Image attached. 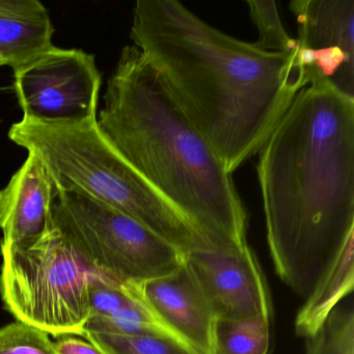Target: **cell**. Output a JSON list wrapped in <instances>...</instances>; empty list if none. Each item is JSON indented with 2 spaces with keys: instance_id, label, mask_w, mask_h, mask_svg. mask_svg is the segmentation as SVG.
<instances>
[{
  "instance_id": "cell-8",
  "label": "cell",
  "mask_w": 354,
  "mask_h": 354,
  "mask_svg": "<svg viewBox=\"0 0 354 354\" xmlns=\"http://www.w3.org/2000/svg\"><path fill=\"white\" fill-rule=\"evenodd\" d=\"M302 63L319 80L354 90V0H294Z\"/></svg>"
},
{
  "instance_id": "cell-19",
  "label": "cell",
  "mask_w": 354,
  "mask_h": 354,
  "mask_svg": "<svg viewBox=\"0 0 354 354\" xmlns=\"http://www.w3.org/2000/svg\"><path fill=\"white\" fill-rule=\"evenodd\" d=\"M0 354H57L49 335L15 321L0 328Z\"/></svg>"
},
{
  "instance_id": "cell-21",
  "label": "cell",
  "mask_w": 354,
  "mask_h": 354,
  "mask_svg": "<svg viewBox=\"0 0 354 354\" xmlns=\"http://www.w3.org/2000/svg\"><path fill=\"white\" fill-rule=\"evenodd\" d=\"M3 63H1V62H0V67H3Z\"/></svg>"
},
{
  "instance_id": "cell-10",
  "label": "cell",
  "mask_w": 354,
  "mask_h": 354,
  "mask_svg": "<svg viewBox=\"0 0 354 354\" xmlns=\"http://www.w3.org/2000/svg\"><path fill=\"white\" fill-rule=\"evenodd\" d=\"M126 287L169 333L201 354H214L216 318L185 262L171 274Z\"/></svg>"
},
{
  "instance_id": "cell-11",
  "label": "cell",
  "mask_w": 354,
  "mask_h": 354,
  "mask_svg": "<svg viewBox=\"0 0 354 354\" xmlns=\"http://www.w3.org/2000/svg\"><path fill=\"white\" fill-rule=\"evenodd\" d=\"M57 187L42 161L28 158L0 189V243H17L40 235L53 223Z\"/></svg>"
},
{
  "instance_id": "cell-13",
  "label": "cell",
  "mask_w": 354,
  "mask_h": 354,
  "mask_svg": "<svg viewBox=\"0 0 354 354\" xmlns=\"http://www.w3.org/2000/svg\"><path fill=\"white\" fill-rule=\"evenodd\" d=\"M353 237L349 238L330 266L306 298L295 321L300 337H313L324 324L337 304L353 289Z\"/></svg>"
},
{
  "instance_id": "cell-17",
  "label": "cell",
  "mask_w": 354,
  "mask_h": 354,
  "mask_svg": "<svg viewBox=\"0 0 354 354\" xmlns=\"http://www.w3.org/2000/svg\"><path fill=\"white\" fill-rule=\"evenodd\" d=\"M250 16L258 28V48L272 53H290L298 48L297 41L286 32L279 17L277 3L273 0H248Z\"/></svg>"
},
{
  "instance_id": "cell-15",
  "label": "cell",
  "mask_w": 354,
  "mask_h": 354,
  "mask_svg": "<svg viewBox=\"0 0 354 354\" xmlns=\"http://www.w3.org/2000/svg\"><path fill=\"white\" fill-rule=\"evenodd\" d=\"M82 337L103 354H201L169 331L133 335L84 331Z\"/></svg>"
},
{
  "instance_id": "cell-6",
  "label": "cell",
  "mask_w": 354,
  "mask_h": 354,
  "mask_svg": "<svg viewBox=\"0 0 354 354\" xmlns=\"http://www.w3.org/2000/svg\"><path fill=\"white\" fill-rule=\"evenodd\" d=\"M53 218L93 268L120 285L171 274L184 252L132 217L84 194L57 192Z\"/></svg>"
},
{
  "instance_id": "cell-18",
  "label": "cell",
  "mask_w": 354,
  "mask_h": 354,
  "mask_svg": "<svg viewBox=\"0 0 354 354\" xmlns=\"http://www.w3.org/2000/svg\"><path fill=\"white\" fill-rule=\"evenodd\" d=\"M90 316H111L124 308L140 304V300L126 286L95 272L88 288Z\"/></svg>"
},
{
  "instance_id": "cell-7",
  "label": "cell",
  "mask_w": 354,
  "mask_h": 354,
  "mask_svg": "<svg viewBox=\"0 0 354 354\" xmlns=\"http://www.w3.org/2000/svg\"><path fill=\"white\" fill-rule=\"evenodd\" d=\"M101 84L94 55L55 45L14 70L22 119L42 123L96 122Z\"/></svg>"
},
{
  "instance_id": "cell-3",
  "label": "cell",
  "mask_w": 354,
  "mask_h": 354,
  "mask_svg": "<svg viewBox=\"0 0 354 354\" xmlns=\"http://www.w3.org/2000/svg\"><path fill=\"white\" fill-rule=\"evenodd\" d=\"M97 127L208 245H248L245 209L210 142L136 46L124 47L107 84Z\"/></svg>"
},
{
  "instance_id": "cell-20",
  "label": "cell",
  "mask_w": 354,
  "mask_h": 354,
  "mask_svg": "<svg viewBox=\"0 0 354 354\" xmlns=\"http://www.w3.org/2000/svg\"><path fill=\"white\" fill-rule=\"evenodd\" d=\"M57 354H103L96 346L74 335L59 337L55 343Z\"/></svg>"
},
{
  "instance_id": "cell-5",
  "label": "cell",
  "mask_w": 354,
  "mask_h": 354,
  "mask_svg": "<svg viewBox=\"0 0 354 354\" xmlns=\"http://www.w3.org/2000/svg\"><path fill=\"white\" fill-rule=\"evenodd\" d=\"M0 297L16 320L55 337L82 335L97 270L53 215L46 231L17 243H0Z\"/></svg>"
},
{
  "instance_id": "cell-14",
  "label": "cell",
  "mask_w": 354,
  "mask_h": 354,
  "mask_svg": "<svg viewBox=\"0 0 354 354\" xmlns=\"http://www.w3.org/2000/svg\"><path fill=\"white\" fill-rule=\"evenodd\" d=\"M269 317L216 319L213 333L214 354H268Z\"/></svg>"
},
{
  "instance_id": "cell-9",
  "label": "cell",
  "mask_w": 354,
  "mask_h": 354,
  "mask_svg": "<svg viewBox=\"0 0 354 354\" xmlns=\"http://www.w3.org/2000/svg\"><path fill=\"white\" fill-rule=\"evenodd\" d=\"M184 262L216 319L269 317V301L256 258L248 245L223 250L205 243L184 252Z\"/></svg>"
},
{
  "instance_id": "cell-4",
  "label": "cell",
  "mask_w": 354,
  "mask_h": 354,
  "mask_svg": "<svg viewBox=\"0 0 354 354\" xmlns=\"http://www.w3.org/2000/svg\"><path fill=\"white\" fill-rule=\"evenodd\" d=\"M9 138L42 161L57 192L84 194L140 221L186 252L206 242L103 138L97 121L42 123L22 119Z\"/></svg>"
},
{
  "instance_id": "cell-1",
  "label": "cell",
  "mask_w": 354,
  "mask_h": 354,
  "mask_svg": "<svg viewBox=\"0 0 354 354\" xmlns=\"http://www.w3.org/2000/svg\"><path fill=\"white\" fill-rule=\"evenodd\" d=\"M130 38L230 174L259 153L312 82L299 48L262 50L175 0L136 1Z\"/></svg>"
},
{
  "instance_id": "cell-16",
  "label": "cell",
  "mask_w": 354,
  "mask_h": 354,
  "mask_svg": "<svg viewBox=\"0 0 354 354\" xmlns=\"http://www.w3.org/2000/svg\"><path fill=\"white\" fill-rule=\"evenodd\" d=\"M306 354H354V312L335 308L324 324L306 339Z\"/></svg>"
},
{
  "instance_id": "cell-12",
  "label": "cell",
  "mask_w": 354,
  "mask_h": 354,
  "mask_svg": "<svg viewBox=\"0 0 354 354\" xmlns=\"http://www.w3.org/2000/svg\"><path fill=\"white\" fill-rule=\"evenodd\" d=\"M53 21L38 0H0V62L16 70L53 46Z\"/></svg>"
},
{
  "instance_id": "cell-2",
  "label": "cell",
  "mask_w": 354,
  "mask_h": 354,
  "mask_svg": "<svg viewBox=\"0 0 354 354\" xmlns=\"http://www.w3.org/2000/svg\"><path fill=\"white\" fill-rule=\"evenodd\" d=\"M267 241L281 281L308 298L354 236V98L326 80L298 92L259 151Z\"/></svg>"
}]
</instances>
